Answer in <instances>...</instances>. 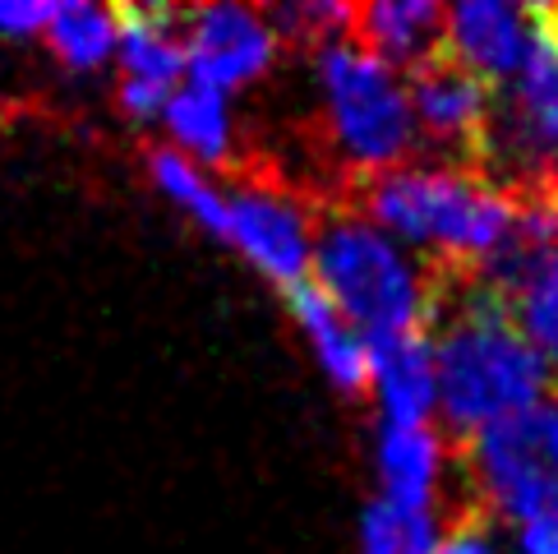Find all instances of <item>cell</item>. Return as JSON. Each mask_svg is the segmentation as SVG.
<instances>
[{
  "label": "cell",
  "mask_w": 558,
  "mask_h": 554,
  "mask_svg": "<svg viewBox=\"0 0 558 554\" xmlns=\"http://www.w3.org/2000/svg\"><path fill=\"white\" fill-rule=\"evenodd\" d=\"M167 130L175 134V144L190 148V157L213 167L231 162V130H227V97L213 93L204 84H185L167 97L162 111Z\"/></svg>",
  "instance_id": "cell-16"
},
{
  "label": "cell",
  "mask_w": 558,
  "mask_h": 554,
  "mask_svg": "<svg viewBox=\"0 0 558 554\" xmlns=\"http://www.w3.org/2000/svg\"><path fill=\"white\" fill-rule=\"evenodd\" d=\"M429 554H494L489 545V518L475 504H462L448 522V537L434 541Z\"/></svg>",
  "instance_id": "cell-22"
},
{
  "label": "cell",
  "mask_w": 558,
  "mask_h": 554,
  "mask_svg": "<svg viewBox=\"0 0 558 554\" xmlns=\"http://www.w3.org/2000/svg\"><path fill=\"white\" fill-rule=\"evenodd\" d=\"M167 97L171 88H153V84H134V79H121V88H116V103L130 121H153V116L167 111Z\"/></svg>",
  "instance_id": "cell-24"
},
{
  "label": "cell",
  "mask_w": 558,
  "mask_h": 554,
  "mask_svg": "<svg viewBox=\"0 0 558 554\" xmlns=\"http://www.w3.org/2000/svg\"><path fill=\"white\" fill-rule=\"evenodd\" d=\"M43 37H47L51 56L65 70L88 74V70L111 61V51H116V14L102 10V5H84V0H74V5H51V19H47Z\"/></svg>",
  "instance_id": "cell-17"
},
{
  "label": "cell",
  "mask_w": 558,
  "mask_h": 554,
  "mask_svg": "<svg viewBox=\"0 0 558 554\" xmlns=\"http://www.w3.org/2000/svg\"><path fill=\"white\" fill-rule=\"evenodd\" d=\"M337 208L355 213L374 231H397L425 245L429 264L481 268L508 236L512 204L471 171H421L392 167L369 176H347Z\"/></svg>",
  "instance_id": "cell-2"
},
{
  "label": "cell",
  "mask_w": 558,
  "mask_h": 554,
  "mask_svg": "<svg viewBox=\"0 0 558 554\" xmlns=\"http://www.w3.org/2000/svg\"><path fill=\"white\" fill-rule=\"evenodd\" d=\"M369 347V388H378L388 425H425L434 411V356L425 333L378 338Z\"/></svg>",
  "instance_id": "cell-11"
},
{
  "label": "cell",
  "mask_w": 558,
  "mask_h": 554,
  "mask_svg": "<svg viewBox=\"0 0 558 554\" xmlns=\"http://www.w3.org/2000/svg\"><path fill=\"white\" fill-rule=\"evenodd\" d=\"M347 43L392 74H411L444 56V10L429 0H369L347 14Z\"/></svg>",
  "instance_id": "cell-10"
},
{
  "label": "cell",
  "mask_w": 558,
  "mask_h": 554,
  "mask_svg": "<svg viewBox=\"0 0 558 554\" xmlns=\"http://www.w3.org/2000/svg\"><path fill=\"white\" fill-rule=\"evenodd\" d=\"M517 554H558V513H545V518H531L522 527V541H517Z\"/></svg>",
  "instance_id": "cell-25"
},
{
  "label": "cell",
  "mask_w": 558,
  "mask_h": 554,
  "mask_svg": "<svg viewBox=\"0 0 558 554\" xmlns=\"http://www.w3.org/2000/svg\"><path fill=\"white\" fill-rule=\"evenodd\" d=\"M116 51L121 70L134 84L171 88L185 74V43H181V10L167 5H116Z\"/></svg>",
  "instance_id": "cell-12"
},
{
  "label": "cell",
  "mask_w": 558,
  "mask_h": 554,
  "mask_svg": "<svg viewBox=\"0 0 558 554\" xmlns=\"http://www.w3.org/2000/svg\"><path fill=\"white\" fill-rule=\"evenodd\" d=\"M512 320L535 356L545 365H558V254L522 287V296L512 301Z\"/></svg>",
  "instance_id": "cell-19"
},
{
  "label": "cell",
  "mask_w": 558,
  "mask_h": 554,
  "mask_svg": "<svg viewBox=\"0 0 558 554\" xmlns=\"http://www.w3.org/2000/svg\"><path fill=\"white\" fill-rule=\"evenodd\" d=\"M318 88H324L328 134L351 162V176L392 171L415 148V125L397 74L355 51L347 37L318 51Z\"/></svg>",
  "instance_id": "cell-5"
},
{
  "label": "cell",
  "mask_w": 558,
  "mask_h": 554,
  "mask_svg": "<svg viewBox=\"0 0 558 554\" xmlns=\"http://www.w3.org/2000/svg\"><path fill=\"white\" fill-rule=\"evenodd\" d=\"M402 93L411 107V125L421 130L438 153L452 157V171H471L498 88L481 84L471 70L448 61V56H434L429 65L407 74Z\"/></svg>",
  "instance_id": "cell-7"
},
{
  "label": "cell",
  "mask_w": 558,
  "mask_h": 554,
  "mask_svg": "<svg viewBox=\"0 0 558 554\" xmlns=\"http://www.w3.org/2000/svg\"><path fill=\"white\" fill-rule=\"evenodd\" d=\"M526 14H531L535 43L526 56V70L517 74V84L508 93L531 116V125L558 148V5H531Z\"/></svg>",
  "instance_id": "cell-15"
},
{
  "label": "cell",
  "mask_w": 558,
  "mask_h": 554,
  "mask_svg": "<svg viewBox=\"0 0 558 554\" xmlns=\"http://www.w3.org/2000/svg\"><path fill=\"white\" fill-rule=\"evenodd\" d=\"M227 200V241L245 254L254 268H264L272 282L295 287L305 282L310 268V241H314V222L305 204L291 194L287 181L277 176H245Z\"/></svg>",
  "instance_id": "cell-6"
},
{
  "label": "cell",
  "mask_w": 558,
  "mask_h": 554,
  "mask_svg": "<svg viewBox=\"0 0 558 554\" xmlns=\"http://www.w3.org/2000/svg\"><path fill=\"white\" fill-rule=\"evenodd\" d=\"M181 43H185L190 84H204L213 93L250 84L277 56V37L268 19L241 5L181 10Z\"/></svg>",
  "instance_id": "cell-8"
},
{
  "label": "cell",
  "mask_w": 558,
  "mask_h": 554,
  "mask_svg": "<svg viewBox=\"0 0 558 554\" xmlns=\"http://www.w3.org/2000/svg\"><path fill=\"white\" fill-rule=\"evenodd\" d=\"M287 301H291V314L301 320V328L310 333V342L318 351V361H324V370L332 374V384L347 393H369V347L361 342V333L318 296L314 282L287 287Z\"/></svg>",
  "instance_id": "cell-13"
},
{
  "label": "cell",
  "mask_w": 558,
  "mask_h": 554,
  "mask_svg": "<svg viewBox=\"0 0 558 554\" xmlns=\"http://www.w3.org/2000/svg\"><path fill=\"white\" fill-rule=\"evenodd\" d=\"M421 277L429 296L425 338L438 333L429 347L434 398H444L457 444L504 416L545 402L554 374L522 338L512 305L485 282L481 268L425 264Z\"/></svg>",
  "instance_id": "cell-1"
},
{
  "label": "cell",
  "mask_w": 558,
  "mask_h": 554,
  "mask_svg": "<svg viewBox=\"0 0 558 554\" xmlns=\"http://www.w3.org/2000/svg\"><path fill=\"white\" fill-rule=\"evenodd\" d=\"M444 467V444L429 425H388L378 439V471L388 485V504L407 513H429V494Z\"/></svg>",
  "instance_id": "cell-14"
},
{
  "label": "cell",
  "mask_w": 558,
  "mask_h": 554,
  "mask_svg": "<svg viewBox=\"0 0 558 554\" xmlns=\"http://www.w3.org/2000/svg\"><path fill=\"white\" fill-rule=\"evenodd\" d=\"M47 19H51V5H37V0H0V37H10V43L43 37Z\"/></svg>",
  "instance_id": "cell-23"
},
{
  "label": "cell",
  "mask_w": 558,
  "mask_h": 554,
  "mask_svg": "<svg viewBox=\"0 0 558 554\" xmlns=\"http://www.w3.org/2000/svg\"><path fill=\"white\" fill-rule=\"evenodd\" d=\"M310 264L318 277V296L342 314L351 328L378 338L425 333L429 296L425 277L415 273L402 250L384 231H374L347 208H324L310 241Z\"/></svg>",
  "instance_id": "cell-3"
},
{
  "label": "cell",
  "mask_w": 558,
  "mask_h": 554,
  "mask_svg": "<svg viewBox=\"0 0 558 554\" xmlns=\"http://www.w3.org/2000/svg\"><path fill=\"white\" fill-rule=\"evenodd\" d=\"M148 171H153L157 190H162L167 200H175V204L190 213V222H198L204 231H213L217 241H227V200H222V190L208 185L204 171H198L185 153L153 148V153H148Z\"/></svg>",
  "instance_id": "cell-18"
},
{
  "label": "cell",
  "mask_w": 558,
  "mask_h": 554,
  "mask_svg": "<svg viewBox=\"0 0 558 554\" xmlns=\"http://www.w3.org/2000/svg\"><path fill=\"white\" fill-rule=\"evenodd\" d=\"M347 14L351 5H328V0H305V5H277L272 19V37L287 47H305V51H324L347 37Z\"/></svg>",
  "instance_id": "cell-21"
},
{
  "label": "cell",
  "mask_w": 558,
  "mask_h": 554,
  "mask_svg": "<svg viewBox=\"0 0 558 554\" xmlns=\"http://www.w3.org/2000/svg\"><path fill=\"white\" fill-rule=\"evenodd\" d=\"M365 554H429L434 550V518L429 513H407L388 499L365 508Z\"/></svg>",
  "instance_id": "cell-20"
},
{
  "label": "cell",
  "mask_w": 558,
  "mask_h": 554,
  "mask_svg": "<svg viewBox=\"0 0 558 554\" xmlns=\"http://www.w3.org/2000/svg\"><path fill=\"white\" fill-rule=\"evenodd\" d=\"M531 14L498 0H471V5L444 10V56L471 70L481 84L504 88L526 70L531 56Z\"/></svg>",
  "instance_id": "cell-9"
},
{
  "label": "cell",
  "mask_w": 558,
  "mask_h": 554,
  "mask_svg": "<svg viewBox=\"0 0 558 554\" xmlns=\"http://www.w3.org/2000/svg\"><path fill=\"white\" fill-rule=\"evenodd\" d=\"M466 499L485 518H545L558 513V402H535L457 444Z\"/></svg>",
  "instance_id": "cell-4"
}]
</instances>
